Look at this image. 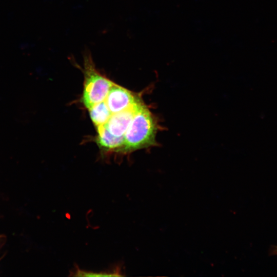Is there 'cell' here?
<instances>
[{
  "label": "cell",
  "instance_id": "6da1fadb",
  "mask_svg": "<svg viewBox=\"0 0 277 277\" xmlns=\"http://www.w3.org/2000/svg\"><path fill=\"white\" fill-rule=\"evenodd\" d=\"M157 130L155 117L144 104L133 116L121 150L127 152L155 146Z\"/></svg>",
  "mask_w": 277,
  "mask_h": 277
},
{
  "label": "cell",
  "instance_id": "7a4b0ae2",
  "mask_svg": "<svg viewBox=\"0 0 277 277\" xmlns=\"http://www.w3.org/2000/svg\"><path fill=\"white\" fill-rule=\"evenodd\" d=\"M84 88L82 101L89 109L104 101L114 84L103 75L96 69L90 51L86 49L83 52Z\"/></svg>",
  "mask_w": 277,
  "mask_h": 277
},
{
  "label": "cell",
  "instance_id": "3957f363",
  "mask_svg": "<svg viewBox=\"0 0 277 277\" xmlns=\"http://www.w3.org/2000/svg\"><path fill=\"white\" fill-rule=\"evenodd\" d=\"M141 100L130 91L114 83L104 101L113 114L128 109Z\"/></svg>",
  "mask_w": 277,
  "mask_h": 277
},
{
  "label": "cell",
  "instance_id": "277c9868",
  "mask_svg": "<svg viewBox=\"0 0 277 277\" xmlns=\"http://www.w3.org/2000/svg\"><path fill=\"white\" fill-rule=\"evenodd\" d=\"M144 104L141 100L128 109L112 114L104 127L114 136L124 137L133 116Z\"/></svg>",
  "mask_w": 277,
  "mask_h": 277
},
{
  "label": "cell",
  "instance_id": "5b68a950",
  "mask_svg": "<svg viewBox=\"0 0 277 277\" xmlns=\"http://www.w3.org/2000/svg\"><path fill=\"white\" fill-rule=\"evenodd\" d=\"M97 135L96 142L98 145L106 150H115L122 148L124 137H116L111 134L104 127L101 125L96 127Z\"/></svg>",
  "mask_w": 277,
  "mask_h": 277
},
{
  "label": "cell",
  "instance_id": "8992f818",
  "mask_svg": "<svg viewBox=\"0 0 277 277\" xmlns=\"http://www.w3.org/2000/svg\"><path fill=\"white\" fill-rule=\"evenodd\" d=\"M88 110L90 118L96 127L104 125L112 114L104 101Z\"/></svg>",
  "mask_w": 277,
  "mask_h": 277
},
{
  "label": "cell",
  "instance_id": "52a82bcc",
  "mask_svg": "<svg viewBox=\"0 0 277 277\" xmlns=\"http://www.w3.org/2000/svg\"><path fill=\"white\" fill-rule=\"evenodd\" d=\"M120 272L118 270H114L112 272H92L82 271L80 269H77L75 272L74 276H121L120 274Z\"/></svg>",
  "mask_w": 277,
  "mask_h": 277
},
{
  "label": "cell",
  "instance_id": "ba28073f",
  "mask_svg": "<svg viewBox=\"0 0 277 277\" xmlns=\"http://www.w3.org/2000/svg\"><path fill=\"white\" fill-rule=\"evenodd\" d=\"M273 252H274L275 254H277V247L275 248L274 249Z\"/></svg>",
  "mask_w": 277,
  "mask_h": 277
}]
</instances>
